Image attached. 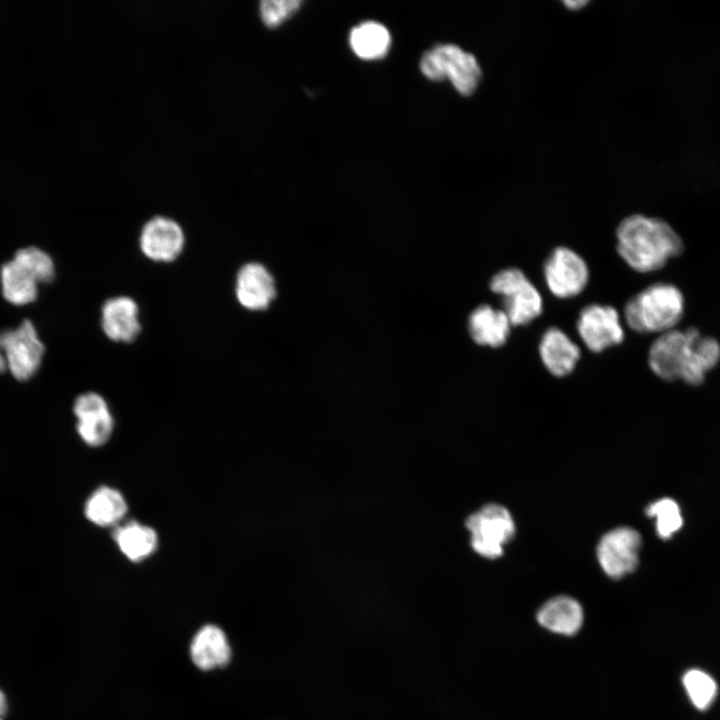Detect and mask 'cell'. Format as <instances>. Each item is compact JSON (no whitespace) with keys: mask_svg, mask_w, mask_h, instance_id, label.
<instances>
[{"mask_svg":"<svg viewBox=\"0 0 720 720\" xmlns=\"http://www.w3.org/2000/svg\"><path fill=\"white\" fill-rule=\"evenodd\" d=\"M719 361L720 343L694 327L662 333L648 352V364L656 376L694 386L702 384Z\"/></svg>","mask_w":720,"mask_h":720,"instance_id":"1","label":"cell"},{"mask_svg":"<svg viewBox=\"0 0 720 720\" xmlns=\"http://www.w3.org/2000/svg\"><path fill=\"white\" fill-rule=\"evenodd\" d=\"M616 238L620 257L640 273L663 268L684 249L681 237L668 222L642 214L624 218L616 229Z\"/></svg>","mask_w":720,"mask_h":720,"instance_id":"2","label":"cell"},{"mask_svg":"<svg viewBox=\"0 0 720 720\" xmlns=\"http://www.w3.org/2000/svg\"><path fill=\"white\" fill-rule=\"evenodd\" d=\"M684 306V296L678 287L659 282L632 296L624 306V317L637 333H664L681 320Z\"/></svg>","mask_w":720,"mask_h":720,"instance_id":"3","label":"cell"},{"mask_svg":"<svg viewBox=\"0 0 720 720\" xmlns=\"http://www.w3.org/2000/svg\"><path fill=\"white\" fill-rule=\"evenodd\" d=\"M55 275L51 257L36 247L17 251L14 258L1 268V285L5 299L25 305L37 298L38 284L48 283Z\"/></svg>","mask_w":720,"mask_h":720,"instance_id":"4","label":"cell"},{"mask_svg":"<svg viewBox=\"0 0 720 720\" xmlns=\"http://www.w3.org/2000/svg\"><path fill=\"white\" fill-rule=\"evenodd\" d=\"M421 72L430 80L448 79L463 96L475 92L482 70L476 57L456 44H439L426 51L420 60Z\"/></svg>","mask_w":720,"mask_h":720,"instance_id":"5","label":"cell"},{"mask_svg":"<svg viewBox=\"0 0 720 720\" xmlns=\"http://www.w3.org/2000/svg\"><path fill=\"white\" fill-rule=\"evenodd\" d=\"M489 288L501 296L503 311L511 326L527 325L542 313V297L520 269L497 272L490 279Z\"/></svg>","mask_w":720,"mask_h":720,"instance_id":"6","label":"cell"},{"mask_svg":"<svg viewBox=\"0 0 720 720\" xmlns=\"http://www.w3.org/2000/svg\"><path fill=\"white\" fill-rule=\"evenodd\" d=\"M466 527L471 534V546L485 558L495 559L503 554V546L515 532L509 511L498 504H488L470 515Z\"/></svg>","mask_w":720,"mask_h":720,"instance_id":"7","label":"cell"},{"mask_svg":"<svg viewBox=\"0 0 720 720\" xmlns=\"http://www.w3.org/2000/svg\"><path fill=\"white\" fill-rule=\"evenodd\" d=\"M0 351L7 370L20 381L30 379L39 369L44 354L43 343L34 325L24 320L16 329L0 333Z\"/></svg>","mask_w":720,"mask_h":720,"instance_id":"8","label":"cell"},{"mask_svg":"<svg viewBox=\"0 0 720 720\" xmlns=\"http://www.w3.org/2000/svg\"><path fill=\"white\" fill-rule=\"evenodd\" d=\"M543 275L549 291L558 298L580 294L589 280L584 259L570 248H554L543 265Z\"/></svg>","mask_w":720,"mask_h":720,"instance_id":"9","label":"cell"},{"mask_svg":"<svg viewBox=\"0 0 720 720\" xmlns=\"http://www.w3.org/2000/svg\"><path fill=\"white\" fill-rule=\"evenodd\" d=\"M640 547L638 531L630 527L615 528L601 538L597 547L598 561L606 575L618 579L637 568Z\"/></svg>","mask_w":720,"mask_h":720,"instance_id":"10","label":"cell"},{"mask_svg":"<svg viewBox=\"0 0 720 720\" xmlns=\"http://www.w3.org/2000/svg\"><path fill=\"white\" fill-rule=\"evenodd\" d=\"M576 328L586 347L595 353L622 343L624 331L612 306L589 304L578 315Z\"/></svg>","mask_w":720,"mask_h":720,"instance_id":"11","label":"cell"},{"mask_svg":"<svg viewBox=\"0 0 720 720\" xmlns=\"http://www.w3.org/2000/svg\"><path fill=\"white\" fill-rule=\"evenodd\" d=\"M77 432L89 446L99 447L109 441L114 428L112 413L106 400L98 393L79 395L73 405Z\"/></svg>","mask_w":720,"mask_h":720,"instance_id":"12","label":"cell"},{"mask_svg":"<svg viewBox=\"0 0 720 720\" xmlns=\"http://www.w3.org/2000/svg\"><path fill=\"white\" fill-rule=\"evenodd\" d=\"M185 236L181 226L173 219L156 216L147 221L140 233L142 253L155 262H172L182 252Z\"/></svg>","mask_w":720,"mask_h":720,"instance_id":"13","label":"cell"},{"mask_svg":"<svg viewBox=\"0 0 720 720\" xmlns=\"http://www.w3.org/2000/svg\"><path fill=\"white\" fill-rule=\"evenodd\" d=\"M235 295L244 308L265 310L276 295L274 279L263 265L247 263L237 272Z\"/></svg>","mask_w":720,"mask_h":720,"instance_id":"14","label":"cell"},{"mask_svg":"<svg viewBox=\"0 0 720 720\" xmlns=\"http://www.w3.org/2000/svg\"><path fill=\"white\" fill-rule=\"evenodd\" d=\"M101 327L112 341H134L141 331L137 303L128 296L106 300L101 309Z\"/></svg>","mask_w":720,"mask_h":720,"instance_id":"15","label":"cell"},{"mask_svg":"<svg viewBox=\"0 0 720 720\" xmlns=\"http://www.w3.org/2000/svg\"><path fill=\"white\" fill-rule=\"evenodd\" d=\"M538 349L543 365L556 377L570 374L581 355L580 348L557 327L545 330Z\"/></svg>","mask_w":720,"mask_h":720,"instance_id":"16","label":"cell"},{"mask_svg":"<svg viewBox=\"0 0 720 720\" xmlns=\"http://www.w3.org/2000/svg\"><path fill=\"white\" fill-rule=\"evenodd\" d=\"M537 621L552 633L573 636L583 625L584 611L576 599L564 595L557 596L540 607Z\"/></svg>","mask_w":720,"mask_h":720,"instance_id":"17","label":"cell"},{"mask_svg":"<svg viewBox=\"0 0 720 720\" xmlns=\"http://www.w3.org/2000/svg\"><path fill=\"white\" fill-rule=\"evenodd\" d=\"M510 328L506 313L488 304L476 307L468 318L469 334L472 340L481 346H503L510 335Z\"/></svg>","mask_w":720,"mask_h":720,"instance_id":"18","label":"cell"},{"mask_svg":"<svg viewBox=\"0 0 720 720\" xmlns=\"http://www.w3.org/2000/svg\"><path fill=\"white\" fill-rule=\"evenodd\" d=\"M194 664L202 670L224 667L231 658L225 633L216 625L203 626L193 637L190 646Z\"/></svg>","mask_w":720,"mask_h":720,"instance_id":"19","label":"cell"},{"mask_svg":"<svg viewBox=\"0 0 720 720\" xmlns=\"http://www.w3.org/2000/svg\"><path fill=\"white\" fill-rule=\"evenodd\" d=\"M113 539L120 552L132 562H140L150 557L158 546L156 531L137 521L117 526Z\"/></svg>","mask_w":720,"mask_h":720,"instance_id":"20","label":"cell"},{"mask_svg":"<svg viewBox=\"0 0 720 720\" xmlns=\"http://www.w3.org/2000/svg\"><path fill=\"white\" fill-rule=\"evenodd\" d=\"M128 504L122 493L109 486L97 488L84 507L86 518L100 527L118 524L126 515Z\"/></svg>","mask_w":720,"mask_h":720,"instance_id":"21","label":"cell"},{"mask_svg":"<svg viewBox=\"0 0 720 720\" xmlns=\"http://www.w3.org/2000/svg\"><path fill=\"white\" fill-rule=\"evenodd\" d=\"M349 43L358 57L376 60L384 57L389 51L391 35L384 25L375 21H366L351 30Z\"/></svg>","mask_w":720,"mask_h":720,"instance_id":"22","label":"cell"},{"mask_svg":"<svg viewBox=\"0 0 720 720\" xmlns=\"http://www.w3.org/2000/svg\"><path fill=\"white\" fill-rule=\"evenodd\" d=\"M682 684L690 702L700 711L707 710L718 694L714 678L698 668L687 670L682 676Z\"/></svg>","mask_w":720,"mask_h":720,"instance_id":"23","label":"cell"},{"mask_svg":"<svg viewBox=\"0 0 720 720\" xmlns=\"http://www.w3.org/2000/svg\"><path fill=\"white\" fill-rule=\"evenodd\" d=\"M646 514L656 519V531L662 539L670 538L683 524L679 505L671 498H662L651 503Z\"/></svg>","mask_w":720,"mask_h":720,"instance_id":"24","label":"cell"},{"mask_svg":"<svg viewBox=\"0 0 720 720\" xmlns=\"http://www.w3.org/2000/svg\"><path fill=\"white\" fill-rule=\"evenodd\" d=\"M299 0H264L259 10L263 22L269 27H275L291 17L301 5Z\"/></svg>","mask_w":720,"mask_h":720,"instance_id":"25","label":"cell"},{"mask_svg":"<svg viewBox=\"0 0 720 720\" xmlns=\"http://www.w3.org/2000/svg\"><path fill=\"white\" fill-rule=\"evenodd\" d=\"M8 711V703L5 694L0 690V720H5Z\"/></svg>","mask_w":720,"mask_h":720,"instance_id":"26","label":"cell"},{"mask_svg":"<svg viewBox=\"0 0 720 720\" xmlns=\"http://www.w3.org/2000/svg\"><path fill=\"white\" fill-rule=\"evenodd\" d=\"M587 3H588V1H582V0H577V1H564V4H565L569 9H580V8H582L583 6H585Z\"/></svg>","mask_w":720,"mask_h":720,"instance_id":"27","label":"cell"},{"mask_svg":"<svg viewBox=\"0 0 720 720\" xmlns=\"http://www.w3.org/2000/svg\"><path fill=\"white\" fill-rule=\"evenodd\" d=\"M6 370H7V364H6V361H5V358L2 354V352L0 351V373H4Z\"/></svg>","mask_w":720,"mask_h":720,"instance_id":"28","label":"cell"}]
</instances>
